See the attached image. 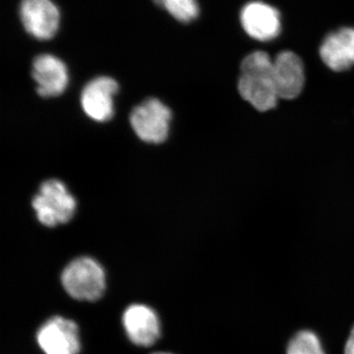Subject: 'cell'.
<instances>
[{
  "instance_id": "obj_1",
  "label": "cell",
  "mask_w": 354,
  "mask_h": 354,
  "mask_svg": "<svg viewBox=\"0 0 354 354\" xmlns=\"http://www.w3.org/2000/svg\"><path fill=\"white\" fill-rule=\"evenodd\" d=\"M274 59L265 51H254L242 60L239 92L259 111H271L279 97L272 76Z\"/></svg>"
},
{
  "instance_id": "obj_2",
  "label": "cell",
  "mask_w": 354,
  "mask_h": 354,
  "mask_svg": "<svg viewBox=\"0 0 354 354\" xmlns=\"http://www.w3.org/2000/svg\"><path fill=\"white\" fill-rule=\"evenodd\" d=\"M37 218L44 227H55L68 223L75 215L77 202L62 181H44L32 202Z\"/></svg>"
},
{
  "instance_id": "obj_3",
  "label": "cell",
  "mask_w": 354,
  "mask_h": 354,
  "mask_svg": "<svg viewBox=\"0 0 354 354\" xmlns=\"http://www.w3.org/2000/svg\"><path fill=\"white\" fill-rule=\"evenodd\" d=\"M62 281L70 297L81 301H97L106 286L104 268L90 257L72 261L62 272Z\"/></svg>"
},
{
  "instance_id": "obj_4",
  "label": "cell",
  "mask_w": 354,
  "mask_h": 354,
  "mask_svg": "<svg viewBox=\"0 0 354 354\" xmlns=\"http://www.w3.org/2000/svg\"><path fill=\"white\" fill-rule=\"evenodd\" d=\"M171 118V111L164 102L148 99L133 109L130 124L142 141L160 144L169 137Z\"/></svg>"
},
{
  "instance_id": "obj_5",
  "label": "cell",
  "mask_w": 354,
  "mask_h": 354,
  "mask_svg": "<svg viewBox=\"0 0 354 354\" xmlns=\"http://www.w3.org/2000/svg\"><path fill=\"white\" fill-rule=\"evenodd\" d=\"M37 342L46 354H79V329L74 321L53 317L39 328Z\"/></svg>"
},
{
  "instance_id": "obj_6",
  "label": "cell",
  "mask_w": 354,
  "mask_h": 354,
  "mask_svg": "<svg viewBox=\"0 0 354 354\" xmlns=\"http://www.w3.org/2000/svg\"><path fill=\"white\" fill-rule=\"evenodd\" d=\"M20 18L26 31L41 41L53 38L59 28L60 12L51 0H23Z\"/></svg>"
},
{
  "instance_id": "obj_7",
  "label": "cell",
  "mask_w": 354,
  "mask_h": 354,
  "mask_svg": "<svg viewBox=\"0 0 354 354\" xmlns=\"http://www.w3.org/2000/svg\"><path fill=\"white\" fill-rule=\"evenodd\" d=\"M118 82L108 76L93 79L83 88L81 106L84 113L97 122L111 120L114 114V97L118 94Z\"/></svg>"
},
{
  "instance_id": "obj_8",
  "label": "cell",
  "mask_w": 354,
  "mask_h": 354,
  "mask_svg": "<svg viewBox=\"0 0 354 354\" xmlns=\"http://www.w3.org/2000/svg\"><path fill=\"white\" fill-rule=\"evenodd\" d=\"M272 76L279 99H295L304 91V62L292 51H281L277 55L272 65Z\"/></svg>"
},
{
  "instance_id": "obj_9",
  "label": "cell",
  "mask_w": 354,
  "mask_h": 354,
  "mask_svg": "<svg viewBox=\"0 0 354 354\" xmlns=\"http://www.w3.org/2000/svg\"><path fill=\"white\" fill-rule=\"evenodd\" d=\"M241 22L246 34L257 41H272L281 32L279 11L264 2L253 1L246 4L241 10Z\"/></svg>"
},
{
  "instance_id": "obj_10",
  "label": "cell",
  "mask_w": 354,
  "mask_h": 354,
  "mask_svg": "<svg viewBox=\"0 0 354 354\" xmlns=\"http://www.w3.org/2000/svg\"><path fill=\"white\" fill-rule=\"evenodd\" d=\"M32 75L41 97H57L68 87V68L60 58L53 55H41L35 58Z\"/></svg>"
},
{
  "instance_id": "obj_11",
  "label": "cell",
  "mask_w": 354,
  "mask_h": 354,
  "mask_svg": "<svg viewBox=\"0 0 354 354\" xmlns=\"http://www.w3.org/2000/svg\"><path fill=\"white\" fill-rule=\"evenodd\" d=\"M122 324L128 339L136 346L149 348L160 337V324L157 313L146 305L128 307L123 314Z\"/></svg>"
},
{
  "instance_id": "obj_12",
  "label": "cell",
  "mask_w": 354,
  "mask_h": 354,
  "mask_svg": "<svg viewBox=\"0 0 354 354\" xmlns=\"http://www.w3.org/2000/svg\"><path fill=\"white\" fill-rule=\"evenodd\" d=\"M321 59L333 71H346L354 65V29L342 28L330 32L320 46Z\"/></svg>"
},
{
  "instance_id": "obj_13",
  "label": "cell",
  "mask_w": 354,
  "mask_h": 354,
  "mask_svg": "<svg viewBox=\"0 0 354 354\" xmlns=\"http://www.w3.org/2000/svg\"><path fill=\"white\" fill-rule=\"evenodd\" d=\"M286 354H326L322 342L315 333L302 330L291 337Z\"/></svg>"
},
{
  "instance_id": "obj_14",
  "label": "cell",
  "mask_w": 354,
  "mask_h": 354,
  "mask_svg": "<svg viewBox=\"0 0 354 354\" xmlns=\"http://www.w3.org/2000/svg\"><path fill=\"white\" fill-rule=\"evenodd\" d=\"M158 6L165 9L179 22L189 23L199 15L196 0H153Z\"/></svg>"
},
{
  "instance_id": "obj_15",
  "label": "cell",
  "mask_w": 354,
  "mask_h": 354,
  "mask_svg": "<svg viewBox=\"0 0 354 354\" xmlns=\"http://www.w3.org/2000/svg\"><path fill=\"white\" fill-rule=\"evenodd\" d=\"M344 354H354V326L348 335L346 346H344Z\"/></svg>"
},
{
  "instance_id": "obj_16",
  "label": "cell",
  "mask_w": 354,
  "mask_h": 354,
  "mask_svg": "<svg viewBox=\"0 0 354 354\" xmlns=\"http://www.w3.org/2000/svg\"><path fill=\"white\" fill-rule=\"evenodd\" d=\"M152 354H171V353H156Z\"/></svg>"
}]
</instances>
